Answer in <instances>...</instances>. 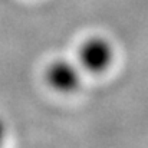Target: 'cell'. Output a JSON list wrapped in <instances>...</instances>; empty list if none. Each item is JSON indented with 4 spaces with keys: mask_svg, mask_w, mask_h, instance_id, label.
<instances>
[{
    "mask_svg": "<svg viewBox=\"0 0 148 148\" xmlns=\"http://www.w3.org/2000/svg\"><path fill=\"white\" fill-rule=\"evenodd\" d=\"M78 60L82 71L102 73L108 71L114 62V48L105 38H88L78 50Z\"/></svg>",
    "mask_w": 148,
    "mask_h": 148,
    "instance_id": "obj_1",
    "label": "cell"
},
{
    "mask_svg": "<svg viewBox=\"0 0 148 148\" xmlns=\"http://www.w3.org/2000/svg\"><path fill=\"white\" fill-rule=\"evenodd\" d=\"M45 79L53 91L59 94H72L81 86L82 69L72 60L55 59L46 66Z\"/></svg>",
    "mask_w": 148,
    "mask_h": 148,
    "instance_id": "obj_2",
    "label": "cell"
},
{
    "mask_svg": "<svg viewBox=\"0 0 148 148\" xmlns=\"http://www.w3.org/2000/svg\"><path fill=\"white\" fill-rule=\"evenodd\" d=\"M7 137H9V127H7L6 121L0 116V147H3L6 144Z\"/></svg>",
    "mask_w": 148,
    "mask_h": 148,
    "instance_id": "obj_3",
    "label": "cell"
}]
</instances>
